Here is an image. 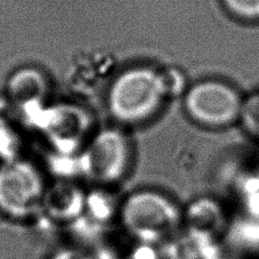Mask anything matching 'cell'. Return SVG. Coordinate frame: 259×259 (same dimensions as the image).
Instances as JSON below:
<instances>
[{
  "instance_id": "10",
  "label": "cell",
  "mask_w": 259,
  "mask_h": 259,
  "mask_svg": "<svg viewBox=\"0 0 259 259\" xmlns=\"http://www.w3.org/2000/svg\"><path fill=\"white\" fill-rule=\"evenodd\" d=\"M46 259H94L93 253L80 247L66 245L55 249Z\"/></svg>"
},
{
  "instance_id": "4",
  "label": "cell",
  "mask_w": 259,
  "mask_h": 259,
  "mask_svg": "<svg viewBox=\"0 0 259 259\" xmlns=\"http://www.w3.org/2000/svg\"><path fill=\"white\" fill-rule=\"evenodd\" d=\"M169 94L167 79L152 69H134L120 75L110 93L115 117L138 121L151 117Z\"/></svg>"
},
{
  "instance_id": "1",
  "label": "cell",
  "mask_w": 259,
  "mask_h": 259,
  "mask_svg": "<svg viewBox=\"0 0 259 259\" xmlns=\"http://www.w3.org/2000/svg\"><path fill=\"white\" fill-rule=\"evenodd\" d=\"M184 213L170 195L140 189L121 196L117 223L136 243L158 245L182 224Z\"/></svg>"
},
{
  "instance_id": "7",
  "label": "cell",
  "mask_w": 259,
  "mask_h": 259,
  "mask_svg": "<svg viewBox=\"0 0 259 259\" xmlns=\"http://www.w3.org/2000/svg\"><path fill=\"white\" fill-rule=\"evenodd\" d=\"M239 124L249 136L259 140V91L243 98Z\"/></svg>"
},
{
  "instance_id": "3",
  "label": "cell",
  "mask_w": 259,
  "mask_h": 259,
  "mask_svg": "<svg viewBox=\"0 0 259 259\" xmlns=\"http://www.w3.org/2000/svg\"><path fill=\"white\" fill-rule=\"evenodd\" d=\"M243 98L232 83L208 78L187 87L183 94V106L192 122L205 129L220 131L239 123Z\"/></svg>"
},
{
  "instance_id": "6",
  "label": "cell",
  "mask_w": 259,
  "mask_h": 259,
  "mask_svg": "<svg viewBox=\"0 0 259 259\" xmlns=\"http://www.w3.org/2000/svg\"><path fill=\"white\" fill-rule=\"evenodd\" d=\"M87 191L71 182H59L47 186L41 217L57 225L72 226L82 217Z\"/></svg>"
},
{
  "instance_id": "8",
  "label": "cell",
  "mask_w": 259,
  "mask_h": 259,
  "mask_svg": "<svg viewBox=\"0 0 259 259\" xmlns=\"http://www.w3.org/2000/svg\"><path fill=\"white\" fill-rule=\"evenodd\" d=\"M231 17L244 23L259 22V0H220Z\"/></svg>"
},
{
  "instance_id": "2",
  "label": "cell",
  "mask_w": 259,
  "mask_h": 259,
  "mask_svg": "<svg viewBox=\"0 0 259 259\" xmlns=\"http://www.w3.org/2000/svg\"><path fill=\"white\" fill-rule=\"evenodd\" d=\"M48 183L34 164L11 160L0 164V215L7 221L39 220Z\"/></svg>"
},
{
  "instance_id": "5",
  "label": "cell",
  "mask_w": 259,
  "mask_h": 259,
  "mask_svg": "<svg viewBox=\"0 0 259 259\" xmlns=\"http://www.w3.org/2000/svg\"><path fill=\"white\" fill-rule=\"evenodd\" d=\"M81 167L96 186L111 189L119 184L131 167L129 147L121 134L106 131L97 135L84 153Z\"/></svg>"
},
{
  "instance_id": "9",
  "label": "cell",
  "mask_w": 259,
  "mask_h": 259,
  "mask_svg": "<svg viewBox=\"0 0 259 259\" xmlns=\"http://www.w3.org/2000/svg\"><path fill=\"white\" fill-rule=\"evenodd\" d=\"M120 259H162L157 245L136 243L122 254Z\"/></svg>"
}]
</instances>
